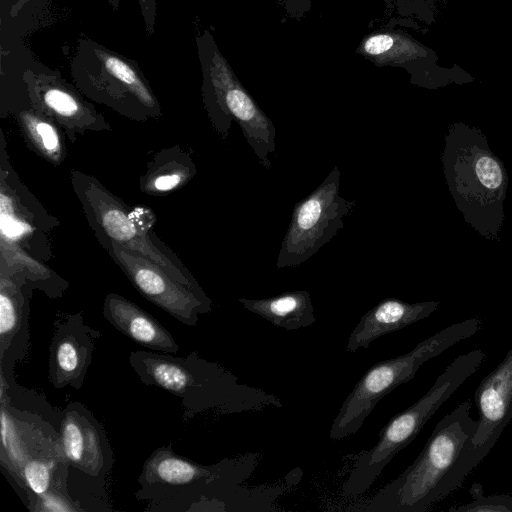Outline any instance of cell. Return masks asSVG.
<instances>
[{"mask_svg": "<svg viewBox=\"0 0 512 512\" xmlns=\"http://www.w3.org/2000/svg\"><path fill=\"white\" fill-rule=\"evenodd\" d=\"M120 2L121 0H108V4L113 11L119 9ZM138 4L145 27V32L148 36H152L155 33L157 2L156 0H138Z\"/></svg>", "mask_w": 512, "mask_h": 512, "instance_id": "cell-26", "label": "cell"}, {"mask_svg": "<svg viewBox=\"0 0 512 512\" xmlns=\"http://www.w3.org/2000/svg\"><path fill=\"white\" fill-rule=\"evenodd\" d=\"M22 80L30 105L54 120L71 142L86 132L111 130L105 117L58 71L26 69Z\"/></svg>", "mask_w": 512, "mask_h": 512, "instance_id": "cell-11", "label": "cell"}, {"mask_svg": "<svg viewBox=\"0 0 512 512\" xmlns=\"http://www.w3.org/2000/svg\"><path fill=\"white\" fill-rule=\"evenodd\" d=\"M18 126L28 146L53 165H60L66 157V136L60 126L31 105L15 113Z\"/></svg>", "mask_w": 512, "mask_h": 512, "instance_id": "cell-18", "label": "cell"}, {"mask_svg": "<svg viewBox=\"0 0 512 512\" xmlns=\"http://www.w3.org/2000/svg\"><path fill=\"white\" fill-rule=\"evenodd\" d=\"M340 188L341 172L335 165L315 190L294 205L277 256L278 269L304 263L343 228L356 201L344 198Z\"/></svg>", "mask_w": 512, "mask_h": 512, "instance_id": "cell-8", "label": "cell"}, {"mask_svg": "<svg viewBox=\"0 0 512 512\" xmlns=\"http://www.w3.org/2000/svg\"><path fill=\"white\" fill-rule=\"evenodd\" d=\"M104 314L118 330L141 345L165 352L178 350L177 344L163 326L122 296L109 294L104 302Z\"/></svg>", "mask_w": 512, "mask_h": 512, "instance_id": "cell-15", "label": "cell"}, {"mask_svg": "<svg viewBox=\"0 0 512 512\" xmlns=\"http://www.w3.org/2000/svg\"><path fill=\"white\" fill-rule=\"evenodd\" d=\"M442 0H383L386 8L405 20L430 25L435 20L437 5Z\"/></svg>", "mask_w": 512, "mask_h": 512, "instance_id": "cell-22", "label": "cell"}, {"mask_svg": "<svg viewBox=\"0 0 512 512\" xmlns=\"http://www.w3.org/2000/svg\"><path fill=\"white\" fill-rule=\"evenodd\" d=\"M288 17L303 18L312 8V0H276Z\"/></svg>", "mask_w": 512, "mask_h": 512, "instance_id": "cell-27", "label": "cell"}, {"mask_svg": "<svg viewBox=\"0 0 512 512\" xmlns=\"http://www.w3.org/2000/svg\"><path fill=\"white\" fill-rule=\"evenodd\" d=\"M196 173L189 154L179 147L159 151L149 162L140 179V188L149 195H158L186 185Z\"/></svg>", "mask_w": 512, "mask_h": 512, "instance_id": "cell-17", "label": "cell"}, {"mask_svg": "<svg viewBox=\"0 0 512 512\" xmlns=\"http://www.w3.org/2000/svg\"><path fill=\"white\" fill-rule=\"evenodd\" d=\"M471 408L468 399L445 415L413 463L357 510L426 512L457 491L492 449L474 446L478 421Z\"/></svg>", "mask_w": 512, "mask_h": 512, "instance_id": "cell-1", "label": "cell"}, {"mask_svg": "<svg viewBox=\"0 0 512 512\" xmlns=\"http://www.w3.org/2000/svg\"><path fill=\"white\" fill-rule=\"evenodd\" d=\"M355 52L377 67L404 69L410 76V83L421 88L439 89L474 81V77L458 65L441 66L439 56L432 48L406 31L393 27L366 34Z\"/></svg>", "mask_w": 512, "mask_h": 512, "instance_id": "cell-9", "label": "cell"}, {"mask_svg": "<svg viewBox=\"0 0 512 512\" xmlns=\"http://www.w3.org/2000/svg\"><path fill=\"white\" fill-rule=\"evenodd\" d=\"M16 287L11 277L1 272L0 291V334L4 338L12 333L18 322Z\"/></svg>", "mask_w": 512, "mask_h": 512, "instance_id": "cell-23", "label": "cell"}, {"mask_svg": "<svg viewBox=\"0 0 512 512\" xmlns=\"http://www.w3.org/2000/svg\"><path fill=\"white\" fill-rule=\"evenodd\" d=\"M55 361L58 375L71 378L80 372L82 366L80 346L72 338L62 339L56 345Z\"/></svg>", "mask_w": 512, "mask_h": 512, "instance_id": "cell-24", "label": "cell"}, {"mask_svg": "<svg viewBox=\"0 0 512 512\" xmlns=\"http://www.w3.org/2000/svg\"><path fill=\"white\" fill-rule=\"evenodd\" d=\"M31 0H17L11 7L10 15L16 16L24 8V6Z\"/></svg>", "mask_w": 512, "mask_h": 512, "instance_id": "cell-28", "label": "cell"}, {"mask_svg": "<svg viewBox=\"0 0 512 512\" xmlns=\"http://www.w3.org/2000/svg\"><path fill=\"white\" fill-rule=\"evenodd\" d=\"M440 159L448 191L464 221L485 239L498 240L509 178L486 135L460 121L449 125Z\"/></svg>", "mask_w": 512, "mask_h": 512, "instance_id": "cell-2", "label": "cell"}, {"mask_svg": "<svg viewBox=\"0 0 512 512\" xmlns=\"http://www.w3.org/2000/svg\"><path fill=\"white\" fill-rule=\"evenodd\" d=\"M75 87L88 99L135 121L162 116V108L137 61L87 37L70 61Z\"/></svg>", "mask_w": 512, "mask_h": 512, "instance_id": "cell-6", "label": "cell"}, {"mask_svg": "<svg viewBox=\"0 0 512 512\" xmlns=\"http://www.w3.org/2000/svg\"><path fill=\"white\" fill-rule=\"evenodd\" d=\"M2 148L1 160V242L18 246L25 244L32 250V238L41 233L43 224L49 228L56 225L55 219H41L49 216L45 211H33L39 207L37 203H27L32 197H27L25 189H19V182L14 174ZM45 231V230H44Z\"/></svg>", "mask_w": 512, "mask_h": 512, "instance_id": "cell-13", "label": "cell"}, {"mask_svg": "<svg viewBox=\"0 0 512 512\" xmlns=\"http://www.w3.org/2000/svg\"><path fill=\"white\" fill-rule=\"evenodd\" d=\"M52 464L48 461L33 459L23 468L26 484L37 495H44L50 487Z\"/></svg>", "mask_w": 512, "mask_h": 512, "instance_id": "cell-25", "label": "cell"}, {"mask_svg": "<svg viewBox=\"0 0 512 512\" xmlns=\"http://www.w3.org/2000/svg\"><path fill=\"white\" fill-rule=\"evenodd\" d=\"M238 301L251 313L284 330H297L316 322L310 293L305 290L289 291L279 295Z\"/></svg>", "mask_w": 512, "mask_h": 512, "instance_id": "cell-16", "label": "cell"}, {"mask_svg": "<svg viewBox=\"0 0 512 512\" xmlns=\"http://www.w3.org/2000/svg\"><path fill=\"white\" fill-rule=\"evenodd\" d=\"M485 357L481 349L459 355L419 400L395 415L381 430L377 443L357 455L342 486L343 494L355 497L367 492L392 458L415 439L442 404L479 369Z\"/></svg>", "mask_w": 512, "mask_h": 512, "instance_id": "cell-5", "label": "cell"}, {"mask_svg": "<svg viewBox=\"0 0 512 512\" xmlns=\"http://www.w3.org/2000/svg\"><path fill=\"white\" fill-rule=\"evenodd\" d=\"M202 73L201 93L208 118L215 131L226 139L235 121L259 163L269 169L276 153V129L236 76L220 51L210 30L196 36Z\"/></svg>", "mask_w": 512, "mask_h": 512, "instance_id": "cell-3", "label": "cell"}, {"mask_svg": "<svg viewBox=\"0 0 512 512\" xmlns=\"http://www.w3.org/2000/svg\"><path fill=\"white\" fill-rule=\"evenodd\" d=\"M439 304L438 301L408 303L385 298L361 316L348 337L346 350L353 353L368 348L376 339L429 317Z\"/></svg>", "mask_w": 512, "mask_h": 512, "instance_id": "cell-14", "label": "cell"}, {"mask_svg": "<svg viewBox=\"0 0 512 512\" xmlns=\"http://www.w3.org/2000/svg\"><path fill=\"white\" fill-rule=\"evenodd\" d=\"M71 184L97 239L113 241L138 253L181 284L204 294L193 275L154 234V215L150 210L130 209L98 179L81 171H71Z\"/></svg>", "mask_w": 512, "mask_h": 512, "instance_id": "cell-4", "label": "cell"}, {"mask_svg": "<svg viewBox=\"0 0 512 512\" xmlns=\"http://www.w3.org/2000/svg\"><path fill=\"white\" fill-rule=\"evenodd\" d=\"M472 501L449 508V512H512V495L497 494L485 496L483 486L473 483L469 488Z\"/></svg>", "mask_w": 512, "mask_h": 512, "instance_id": "cell-21", "label": "cell"}, {"mask_svg": "<svg viewBox=\"0 0 512 512\" xmlns=\"http://www.w3.org/2000/svg\"><path fill=\"white\" fill-rule=\"evenodd\" d=\"M62 445L66 457L75 464H84L96 455V440L88 428L74 417H67L62 425Z\"/></svg>", "mask_w": 512, "mask_h": 512, "instance_id": "cell-19", "label": "cell"}, {"mask_svg": "<svg viewBox=\"0 0 512 512\" xmlns=\"http://www.w3.org/2000/svg\"><path fill=\"white\" fill-rule=\"evenodd\" d=\"M148 372L152 382L173 393H183L194 384V377L181 365L162 359H152Z\"/></svg>", "mask_w": 512, "mask_h": 512, "instance_id": "cell-20", "label": "cell"}, {"mask_svg": "<svg viewBox=\"0 0 512 512\" xmlns=\"http://www.w3.org/2000/svg\"><path fill=\"white\" fill-rule=\"evenodd\" d=\"M474 403L479 417L473 444L493 448L512 419V348L480 382Z\"/></svg>", "mask_w": 512, "mask_h": 512, "instance_id": "cell-12", "label": "cell"}, {"mask_svg": "<svg viewBox=\"0 0 512 512\" xmlns=\"http://www.w3.org/2000/svg\"><path fill=\"white\" fill-rule=\"evenodd\" d=\"M481 328L482 321L477 317L454 323L419 342L409 352L374 364L345 398L332 422L329 438L340 440L358 432L377 403L413 379L422 364L472 337Z\"/></svg>", "mask_w": 512, "mask_h": 512, "instance_id": "cell-7", "label": "cell"}, {"mask_svg": "<svg viewBox=\"0 0 512 512\" xmlns=\"http://www.w3.org/2000/svg\"><path fill=\"white\" fill-rule=\"evenodd\" d=\"M136 289L178 320L193 325L198 314L211 311V300L171 277L151 260L107 239H98Z\"/></svg>", "mask_w": 512, "mask_h": 512, "instance_id": "cell-10", "label": "cell"}]
</instances>
